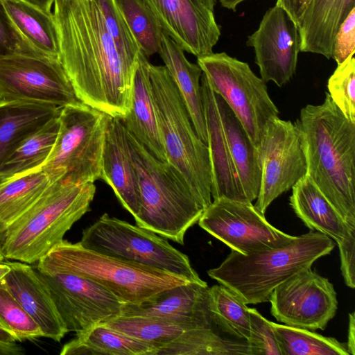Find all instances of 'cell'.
Returning a JSON list of instances; mask_svg holds the SVG:
<instances>
[{
  "mask_svg": "<svg viewBox=\"0 0 355 355\" xmlns=\"http://www.w3.org/2000/svg\"><path fill=\"white\" fill-rule=\"evenodd\" d=\"M60 60L80 102L109 116L128 112L135 64L116 48L96 0H55Z\"/></svg>",
  "mask_w": 355,
  "mask_h": 355,
  "instance_id": "obj_1",
  "label": "cell"
},
{
  "mask_svg": "<svg viewBox=\"0 0 355 355\" xmlns=\"http://www.w3.org/2000/svg\"><path fill=\"white\" fill-rule=\"evenodd\" d=\"M304 140L306 175L355 228V123L325 93L320 105H307L295 121Z\"/></svg>",
  "mask_w": 355,
  "mask_h": 355,
  "instance_id": "obj_2",
  "label": "cell"
},
{
  "mask_svg": "<svg viewBox=\"0 0 355 355\" xmlns=\"http://www.w3.org/2000/svg\"><path fill=\"white\" fill-rule=\"evenodd\" d=\"M335 248L329 236L311 230L277 248L243 254L232 250L208 275L236 294L246 304L268 302L274 289L293 275L311 268Z\"/></svg>",
  "mask_w": 355,
  "mask_h": 355,
  "instance_id": "obj_3",
  "label": "cell"
},
{
  "mask_svg": "<svg viewBox=\"0 0 355 355\" xmlns=\"http://www.w3.org/2000/svg\"><path fill=\"white\" fill-rule=\"evenodd\" d=\"M126 135L140 196L136 225L183 245L186 232L205 209L174 166L155 158L127 131Z\"/></svg>",
  "mask_w": 355,
  "mask_h": 355,
  "instance_id": "obj_4",
  "label": "cell"
},
{
  "mask_svg": "<svg viewBox=\"0 0 355 355\" xmlns=\"http://www.w3.org/2000/svg\"><path fill=\"white\" fill-rule=\"evenodd\" d=\"M95 193L93 182H51L5 231L1 247L5 259L29 264L37 262L90 210Z\"/></svg>",
  "mask_w": 355,
  "mask_h": 355,
  "instance_id": "obj_5",
  "label": "cell"
},
{
  "mask_svg": "<svg viewBox=\"0 0 355 355\" xmlns=\"http://www.w3.org/2000/svg\"><path fill=\"white\" fill-rule=\"evenodd\" d=\"M46 273H69L103 286L125 304H139L159 292L191 281L154 267L105 255L66 240L53 246L36 268Z\"/></svg>",
  "mask_w": 355,
  "mask_h": 355,
  "instance_id": "obj_6",
  "label": "cell"
},
{
  "mask_svg": "<svg viewBox=\"0 0 355 355\" xmlns=\"http://www.w3.org/2000/svg\"><path fill=\"white\" fill-rule=\"evenodd\" d=\"M148 70L168 162L183 175L205 209L212 202L207 145L198 136L184 102L166 67L149 62Z\"/></svg>",
  "mask_w": 355,
  "mask_h": 355,
  "instance_id": "obj_7",
  "label": "cell"
},
{
  "mask_svg": "<svg viewBox=\"0 0 355 355\" xmlns=\"http://www.w3.org/2000/svg\"><path fill=\"white\" fill-rule=\"evenodd\" d=\"M108 118L82 102L61 108L57 137L40 168L52 182L94 183L101 178Z\"/></svg>",
  "mask_w": 355,
  "mask_h": 355,
  "instance_id": "obj_8",
  "label": "cell"
},
{
  "mask_svg": "<svg viewBox=\"0 0 355 355\" xmlns=\"http://www.w3.org/2000/svg\"><path fill=\"white\" fill-rule=\"evenodd\" d=\"M79 243L86 249L166 270L193 282L205 283L187 255L159 234L107 214L83 231Z\"/></svg>",
  "mask_w": 355,
  "mask_h": 355,
  "instance_id": "obj_9",
  "label": "cell"
},
{
  "mask_svg": "<svg viewBox=\"0 0 355 355\" xmlns=\"http://www.w3.org/2000/svg\"><path fill=\"white\" fill-rule=\"evenodd\" d=\"M197 62L213 91L228 105L259 149L268 123L279 114L266 82L247 62L225 52L198 57Z\"/></svg>",
  "mask_w": 355,
  "mask_h": 355,
  "instance_id": "obj_10",
  "label": "cell"
},
{
  "mask_svg": "<svg viewBox=\"0 0 355 355\" xmlns=\"http://www.w3.org/2000/svg\"><path fill=\"white\" fill-rule=\"evenodd\" d=\"M0 100L61 108L80 102L60 59L24 54L0 59Z\"/></svg>",
  "mask_w": 355,
  "mask_h": 355,
  "instance_id": "obj_11",
  "label": "cell"
},
{
  "mask_svg": "<svg viewBox=\"0 0 355 355\" xmlns=\"http://www.w3.org/2000/svg\"><path fill=\"white\" fill-rule=\"evenodd\" d=\"M198 223L209 234L243 254L280 248L295 239L270 225L248 201L214 200Z\"/></svg>",
  "mask_w": 355,
  "mask_h": 355,
  "instance_id": "obj_12",
  "label": "cell"
},
{
  "mask_svg": "<svg viewBox=\"0 0 355 355\" xmlns=\"http://www.w3.org/2000/svg\"><path fill=\"white\" fill-rule=\"evenodd\" d=\"M258 150L261 177L254 206L264 214L277 198L306 174L307 162L297 125L278 116L268 123Z\"/></svg>",
  "mask_w": 355,
  "mask_h": 355,
  "instance_id": "obj_13",
  "label": "cell"
},
{
  "mask_svg": "<svg viewBox=\"0 0 355 355\" xmlns=\"http://www.w3.org/2000/svg\"><path fill=\"white\" fill-rule=\"evenodd\" d=\"M268 301L270 313L278 322L311 331L325 329L338 309L334 285L311 268L277 286Z\"/></svg>",
  "mask_w": 355,
  "mask_h": 355,
  "instance_id": "obj_14",
  "label": "cell"
},
{
  "mask_svg": "<svg viewBox=\"0 0 355 355\" xmlns=\"http://www.w3.org/2000/svg\"><path fill=\"white\" fill-rule=\"evenodd\" d=\"M37 271L68 332L85 331L122 312L125 303L95 282L69 273Z\"/></svg>",
  "mask_w": 355,
  "mask_h": 355,
  "instance_id": "obj_15",
  "label": "cell"
},
{
  "mask_svg": "<svg viewBox=\"0 0 355 355\" xmlns=\"http://www.w3.org/2000/svg\"><path fill=\"white\" fill-rule=\"evenodd\" d=\"M247 45L254 49L264 82L282 87L295 73L300 37L297 26L282 8L275 6L266 12L257 30L248 36Z\"/></svg>",
  "mask_w": 355,
  "mask_h": 355,
  "instance_id": "obj_16",
  "label": "cell"
},
{
  "mask_svg": "<svg viewBox=\"0 0 355 355\" xmlns=\"http://www.w3.org/2000/svg\"><path fill=\"white\" fill-rule=\"evenodd\" d=\"M163 31L197 58L213 53L220 26L201 0H145Z\"/></svg>",
  "mask_w": 355,
  "mask_h": 355,
  "instance_id": "obj_17",
  "label": "cell"
},
{
  "mask_svg": "<svg viewBox=\"0 0 355 355\" xmlns=\"http://www.w3.org/2000/svg\"><path fill=\"white\" fill-rule=\"evenodd\" d=\"M207 284L188 282L164 290L139 304H125L120 315H142L179 324L184 329L216 324L209 308Z\"/></svg>",
  "mask_w": 355,
  "mask_h": 355,
  "instance_id": "obj_18",
  "label": "cell"
},
{
  "mask_svg": "<svg viewBox=\"0 0 355 355\" xmlns=\"http://www.w3.org/2000/svg\"><path fill=\"white\" fill-rule=\"evenodd\" d=\"M6 263L10 270L0 281V285L37 323L44 337L60 342L68 331L37 269L21 261Z\"/></svg>",
  "mask_w": 355,
  "mask_h": 355,
  "instance_id": "obj_19",
  "label": "cell"
},
{
  "mask_svg": "<svg viewBox=\"0 0 355 355\" xmlns=\"http://www.w3.org/2000/svg\"><path fill=\"white\" fill-rule=\"evenodd\" d=\"M200 86L207 135V145L211 164V198L213 200L226 198L248 201L230 156L216 94L203 73L200 79Z\"/></svg>",
  "mask_w": 355,
  "mask_h": 355,
  "instance_id": "obj_20",
  "label": "cell"
},
{
  "mask_svg": "<svg viewBox=\"0 0 355 355\" xmlns=\"http://www.w3.org/2000/svg\"><path fill=\"white\" fill-rule=\"evenodd\" d=\"M100 179L112 189L121 205L135 217L140 207L137 172L125 129L120 119L111 116L106 128Z\"/></svg>",
  "mask_w": 355,
  "mask_h": 355,
  "instance_id": "obj_21",
  "label": "cell"
},
{
  "mask_svg": "<svg viewBox=\"0 0 355 355\" xmlns=\"http://www.w3.org/2000/svg\"><path fill=\"white\" fill-rule=\"evenodd\" d=\"M149 62L140 51L132 77L130 106L127 114L120 119L125 130L153 156L168 162L151 90Z\"/></svg>",
  "mask_w": 355,
  "mask_h": 355,
  "instance_id": "obj_22",
  "label": "cell"
},
{
  "mask_svg": "<svg viewBox=\"0 0 355 355\" xmlns=\"http://www.w3.org/2000/svg\"><path fill=\"white\" fill-rule=\"evenodd\" d=\"M355 8V0H311L298 27L300 51L332 58L340 24Z\"/></svg>",
  "mask_w": 355,
  "mask_h": 355,
  "instance_id": "obj_23",
  "label": "cell"
},
{
  "mask_svg": "<svg viewBox=\"0 0 355 355\" xmlns=\"http://www.w3.org/2000/svg\"><path fill=\"white\" fill-rule=\"evenodd\" d=\"M291 189L290 205L311 230L320 232L336 242L348 237L355 231L306 174Z\"/></svg>",
  "mask_w": 355,
  "mask_h": 355,
  "instance_id": "obj_24",
  "label": "cell"
},
{
  "mask_svg": "<svg viewBox=\"0 0 355 355\" xmlns=\"http://www.w3.org/2000/svg\"><path fill=\"white\" fill-rule=\"evenodd\" d=\"M187 108L198 136L207 144V135L202 99L199 65L189 62L184 51L164 32L158 52Z\"/></svg>",
  "mask_w": 355,
  "mask_h": 355,
  "instance_id": "obj_25",
  "label": "cell"
},
{
  "mask_svg": "<svg viewBox=\"0 0 355 355\" xmlns=\"http://www.w3.org/2000/svg\"><path fill=\"white\" fill-rule=\"evenodd\" d=\"M217 103L230 156L248 201L257 199L261 184L258 149L225 101L216 94Z\"/></svg>",
  "mask_w": 355,
  "mask_h": 355,
  "instance_id": "obj_26",
  "label": "cell"
},
{
  "mask_svg": "<svg viewBox=\"0 0 355 355\" xmlns=\"http://www.w3.org/2000/svg\"><path fill=\"white\" fill-rule=\"evenodd\" d=\"M60 110L42 103L0 100V166L22 141Z\"/></svg>",
  "mask_w": 355,
  "mask_h": 355,
  "instance_id": "obj_27",
  "label": "cell"
},
{
  "mask_svg": "<svg viewBox=\"0 0 355 355\" xmlns=\"http://www.w3.org/2000/svg\"><path fill=\"white\" fill-rule=\"evenodd\" d=\"M11 21L39 53L60 59V44L53 12L24 0H1Z\"/></svg>",
  "mask_w": 355,
  "mask_h": 355,
  "instance_id": "obj_28",
  "label": "cell"
},
{
  "mask_svg": "<svg viewBox=\"0 0 355 355\" xmlns=\"http://www.w3.org/2000/svg\"><path fill=\"white\" fill-rule=\"evenodd\" d=\"M251 355L249 342L218 325L184 330L155 355Z\"/></svg>",
  "mask_w": 355,
  "mask_h": 355,
  "instance_id": "obj_29",
  "label": "cell"
},
{
  "mask_svg": "<svg viewBox=\"0 0 355 355\" xmlns=\"http://www.w3.org/2000/svg\"><path fill=\"white\" fill-rule=\"evenodd\" d=\"M156 349L102 323L76 333L60 355H155Z\"/></svg>",
  "mask_w": 355,
  "mask_h": 355,
  "instance_id": "obj_30",
  "label": "cell"
},
{
  "mask_svg": "<svg viewBox=\"0 0 355 355\" xmlns=\"http://www.w3.org/2000/svg\"><path fill=\"white\" fill-rule=\"evenodd\" d=\"M51 180L41 168L0 181V227L6 231L43 194Z\"/></svg>",
  "mask_w": 355,
  "mask_h": 355,
  "instance_id": "obj_31",
  "label": "cell"
},
{
  "mask_svg": "<svg viewBox=\"0 0 355 355\" xmlns=\"http://www.w3.org/2000/svg\"><path fill=\"white\" fill-rule=\"evenodd\" d=\"M59 114L27 137L15 148L0 166V181L42 167L58 135Z\"/></svg>",
  "mask_w": 355,
  "mask_h": 355,
  "instance_id": "obj_32",
  "label": "cell"
},
{
  "mask_svg": "<svg viewBox=\"0 0 355 355\" xmlns=\"http://www.w3.org/2000/svg\"><path fill=\"white\" fill-rule=\"evenodd\" d=\"M208 295L214 322L230 334L248 341L250 325L247 304L222 284L209 287Z\"/></svg>",
  "mask_w": 355,
  "mask_h": 355,
  "instance_id": "obj_33",
  "label": "cell"
},
{
  "mask_svg": "<svg viewBox=\"0 0 355 355\" xmlns=\"http://www.w3.org/2000/svg\"><path fill=\"white\" fill-rule=\"evenodd\" d=\"M282 355H349L346 343L313 331L272 322Z\"/></svg>",
  "mask_w": 355,
  "mask_h": 355,
  "instance_id": "obj_34",
  "label": "cell"
},
{
  "mask_svg": "<svg viewBox=\"0 0 355 355\" xmlns=\"http://www.w3.org/2000/svg\"><path fill=\"white\" fill-rule=\"evenodd\" d=\"M102 324L148 344L156 350L186 330L177 324L142 315H118Z\"/></svg>",
  "mask_w": 355,
  "mask_h": 355,
  "instance_id": "obj_35",
  "label": "cell"
},
{
  "mask_svg": "<svg viewBox=\"0 0 355 355\" xmlns=\"http://www.w3.org/2000/svg\"><path fill=\"white\" fill-rule=\"evenodd\" d=\"M140 51L149 57L158 53L164 31L145 0H116Z\"/></svg>",
  "mask_w": 355,
  "mask_h": 355,
  "instance_id": "obj_36",
  "label": "cell"
},
{
  "mask_svg": "<svg viewBox=\"0 0 355 355\" xmlns=\"http://www.w3.org/2000/svg\"><path fill=\"white\" fill-rule=\"evenodd\" d=\"M0 324L17 341L42 337L37 323L26 312L15 298L0 285Z\"/></svg>",
  "mask_w": 355,
  "mask_h": 355,
  "instance_id": "obj_37",
  "label": "cell"
},
{
  "mask_svg": "<svg viewBox=\"0 0 355 355\" xmlns=\"http://www.w3.org/2000/svg\"><path fill=\"white\" fill-rule=\"evenodd\" d=\"M108 33L122 55L135 64L140 49L133 37L116 0H96Z\"/></svg>",
  "mask_w": 355,
  "mask_h": 355,
  "instance_id": "obj_38",
  "label": "cell"
},
{
  "mask_svg": "<svg viewBox=\"0 0 355 355\" xmlns=\"http://www.w3.org/2000/svg\"><path fill=\"white\" fill-rule=\"evenodd\" d=\"M329 94L344 116L355 123V58L350 55L338 64L327 83Z\"/></svg>",
  "mask_w": 355,
  "mask_h": 355,
  "instance_id": "obj_39",
  "label": "cell"
},
{
  "mask_svg": "<svg viewBox=\"0 0 355 355\" xmlns=\"http://www.w3.org/2000/svg\"><path fill=\"white\" fill-rule=\"evenodd\" d=\"M251 355H282L272 322L254 308H249Z\"/></svg>",
  "mask_w": 355,
  "mask_h": 355,
  "instance_id": "obj_40",
  "label": "cell"
},
{
  "mask_svg": "<svg viewBox=\"0 0 355 355\" xmlns=\"http://www.w3.org/2000/svg\"><path fill=\"white\" fill-rule=\"evenodd\" d=\"M15 54L42 55L17 30L0 0V59Z\"/></svg>",
  "mask_w": 355,
  "mask_h": 355,
  "instance_id": "obj_41",
  "label": "cell"
},
{
  "mask_svg": "<svg viewBox=\"0 0 355 355\" xmlns=\"http://www.w3.org/2000/svg\"><path fill=\"white\" fill-rule=\"evenodd\" d=\"M355 53V8L340 24L334 37L332 58L337 64Z\"/></svg>",
  "mask_w": 355,
  "mask_h": 355,
  "instance_id": "obj_42",
  "label": "cell"
},
{
  "mask_svg": "<svg viewBox=\"0 0 355 355\" xmlns=\"http://www.w3.org/2000/svg\"><path fill=\"white\" fill-rule=\"evenodd\" d=\"M340 258V270L345 284L355 288V231L336 242Z\"/></svg>",
  "mask_w": 355,
  "mask_h": 355,
  "instance_id": "obj_43",
  "label": "cell"
},
{
  "mask_svg": "<svg viewBox=\"0 0 355 355\" xmlns=\"http://www.w3.org/2000/svg\"><path fill=\"white\" fill-rule=\"evenodd\" d=\"M311 1V0H277L275 6L282 8L298 28Z\"/></svg>",
  "mask_w": 355,
  "mask_h": 355,
  "instance_id": "obj_44",
  "label": "cell"
},
{
  "mask_svg": "<svg viewBox=\"0 0 355 355\" xmlns=\"http://www.w3.org/2000/svg\"><path fill=\"white\" fill-rule=\"evenodd\" d=\"M346 346L351 355H355V316L354 312L349 315L348 337Z\"/></svg>",
  "mask_w": 355,
  "mask_h": 355,
  "instance_id": "obj_45",
  "label": "cell"
},
{
  "mask_svg": "<svg viewBox=\"0 0 355 355\" xmlns=\"http://www.w3.org/2000/svg\"><path fill=\"white\" fill-rule=\"evenodd\" d=\"M24 354V348L16 343L0 341V355H22Z\"/></svg>",
  "mask_w": 355,
  "mask_h": 355,
  "instance_id": "obj_46",
  "label": "cell"
},
{
  "mask_svg": "<svg viewBox=\"0 0 355 355\" xmlns=\"http://www.w3.org/2000/svg\"><path fill=\"white\" fill-rule=\"evenodd\" d=\"M32 5L37 6L41 10L51 13V8L55 0H24Z\"/></svg>",
  "mask_w": 355,
  "mask_h": 355,
  "instance_id": "obj_47",
  "label": "cell"
},
{
  "mask_svg": "<svg viewBox=\"0 0 355 355\" xmlns=\"http://www.w3.org/2000/svg\"><path fill=\"white\" fill-rule=\"evenodd\" d=\"M244 1L245 0H218L222 7L234 12L236 10L237 6Z\"/></svg>",
  "mask_w": 355,
  "mask_h": 355,
  "instance_id": "obj_48",
  "label": "cell"
},
{
  "mask_svg": "<svg viewBox=\"0 0 355 355\" xmlns=\"http://www.w3.org/2000/svg\"><path fill=\"white\" fill-rule=\"evenodd\" d=\"M0 341L5 343H16V340L12 335L3 329L0 324Z\"/></svg>",
  "mask_w": 355,
  "mask_h": 355,
  "instance_id": "obj_49",
  "label": "cell"
},
{
  "mask_svg": "<svg viewBox=\"0 0 355 355\" xmlns=\"http://www.w3.org/2000/svg\"><path fill=\"white\" fill-rule=\"evenodd\" d=\"M10 268L6 262L0 263V281L10 271Z\"/></svg>",
  "mask_w": 355,
  "mask_h": 355,
  "instance_id": "obj_50",
  "label": "cell"
},
{
  "mask_svg": "<svg viewBox=\"0 0 355 355\" xmlns=\"http://www.w3.org/2000/svg\"><path fill=\"white\" fill-rule=\"evenodd\" d=\"M205 6L210 10L214 11V7L216 4V0H201Z\"/></svg>",
  "mask_w": 355,
  "mask_h": 355,
  "instance_id": "obj_51",
  "label": "cell"
},
{
  "mask_svg": "<svg viewBox=\"0 0 355 355\" xmlns=\"http://www.w3.org/2000/svg\"><path fill=\"white\" fill-rule=\"evenodd\" d=\"M5 232L0 227V252H1V247L4 239Z\"/></svg>",
  "mask_w": 355,
  "mask_h": 355,
  "instance_id": "obj_52",
  "label": "cell"
},
{
  "mask_svg": "<svg viewBox=\"0 0 355 355\" xmlns=\"http://www.w3.org/2000/svg\"><path fill=\"white\" fill-rule=\"evenodd\" d=\"M5 259L4 256L3 254L0 252V263L3 262V260Z\"/></svg>",
  "mask_w": 355,
  "mask_h": 355,
  "instance_id": "obj_53",
  "label": "cell"
}]
</instances>
